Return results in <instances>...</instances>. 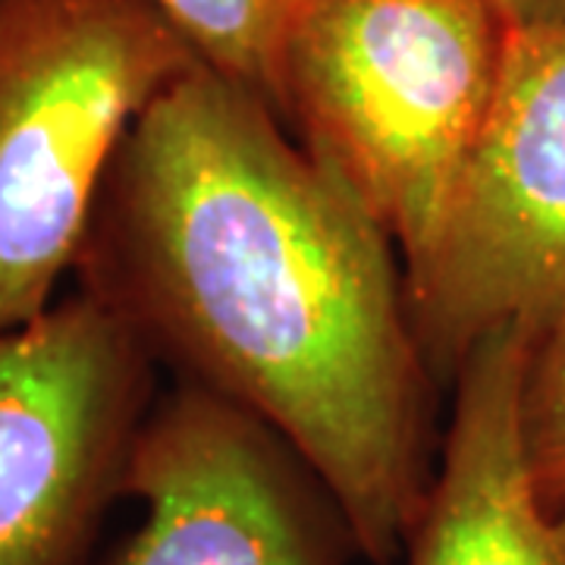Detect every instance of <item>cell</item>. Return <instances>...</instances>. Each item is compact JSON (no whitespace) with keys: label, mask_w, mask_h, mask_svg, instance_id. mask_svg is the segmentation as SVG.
<instances>
[{"label":"cell","mask_w":565,"mask_h":565,"mask_svg":"<svg viewBox=\"0 0 565 565\" xmlns=\"http://www.w3.org/2000/svg\"><path fill=\"white\" fill-rule=\"evenodd\" d=\"M151 362L270 427L393 565L434 487L403 258L243 82L195 63L117 151L76 262Z\"/></svg>","instance_id":"1"},{"label":"cell","mask_w":565,"mask_h":565,"mask_svg":"<svg viewBox=\"0 0 565 565\" xmlns=\"http://www.w3.org/2000/svg\"><path fill=\"white\" fill-rule=\"evenodd\" d=\"M512 39L497 0H315L282 44L270 107L355 192L403 270L444 226Z\"/></svg>","instance_id":"2"},{"label":"cell","mask_w":565,"mask_h":565,"mask_svg":"<svg viewBox=\"0 0 565 565\" xmlns=\"http://www.w3.org/2000/svg\"><path fill=\"white\" fill-rule=\"evenodd\" d=\"M195 63L151 0H0V330L57 302L129 129Z\"/></svg>","instance_id":"3"},{"label":"cell","mask_w":565,"mask_h":565,"mask_svg":"<svg viewBox=\"0 0 565 565\" xmlns=\"http://www.w3.org/2000/svg\"><path fill=\"white\" fill-rule=\"evenodd\" d=\"M434 381L500 327L541 337L565 308V25L515 29L481 141L434 245L403 270Z\"/></svg>","instance_id":"4"},{"label":"cell","mask_w":565,"mask_h":565,"mask_svg":"<svg viewBox=\"0 0 565 565\" xmlns=\"http://www.w3.org/2000/svg\"><path fill=\"white\" fill-rule=\"evenodd\" d=\"M151 367L82 289L0 330V565H88L151 408Z\"/></svg>","instance_id":"5"},{"label":"cell","mask_w":565,"mask_h":565,"mask_svg":"<svg viewBox=\"0 0 565 565\" xmlns=\"http://www.w3.org/2000/svg\"><path fill=\"white\" fill-rule=\"evenodd\" d=\"M122 497L145 505L114 565H345L340 505L258 418L180 384L141 418Z\"/></svg>","instance_id":"6"},{"label":"cell","mask_w":565,"mask_h":565,"mask_svg":"<svg viewBox=\"0 0 565 565\" xmlns=\"http://www.w3.org/2000/svg\"><path fill=\"white\" fill-rule=\"evenodd\" d=\"M534 333L500 327L452 374L456 405L405 565H565V515L531 484L522 390Z\"/></svg>","instance_id":"7"},{"label":"cell","mask_w":565,"mask_h":565,"mask_svg":"<svg viewBox=\"0 0 565 565\" xmlns=\"http://www.w3.org/2000/svg\"><path fill=\"white\" fill-rule=\"evenodd\" d=\"M202 63L270 104L277 61L315 0H151Z\"/></svg>","instance_id":"8"},{"label":"cell","mask_w":565,"mask_h":565,"mask_svg":"<svg viewBox=\"0 0 565 565\" xmlns=\"http://www.w3.org/2000/svg\"><path fill=\"white\" fill-rule=\"evenodd\" d=\"M522 437L537 500L550 515H565V308L531 345Z\"/></svg>","instance_id":"9"},{"label":"cell","mask_w":565,"mask_h":565,"mask_svg":"<svg viewBox=\"0 0 565 565\" xmlns=\"http://www.w3.org/2000/svg\"><path fill=\"white\" fill-rule=\"evenodd\" d=\"M515 29L565 25V0H497Z\"/></svg>","instance_id":"10"}]
</instances>
